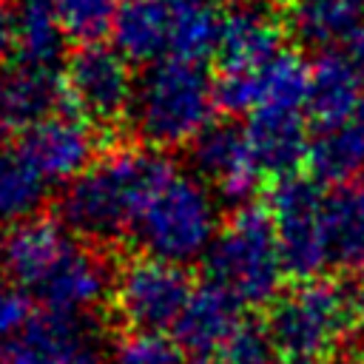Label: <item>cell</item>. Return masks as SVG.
I'll list each match as a JSON object with an SVG mask.
<instances>
[{"mask_svg":"<svg viewBox=\"0 0 364 364\" xmlns=\"http://www.w3.org/2000/svg\"><path fill=\"white\" fill-rule=\"evenodd\" d=\"M171 171L173 165L154 148H117L65 185L60 219L77 236L111 242L134 230L142 205Z\"/></svg>","mask_w":364,"mask_h":364,"instance_id":"6da1fadb","label":"cell"},{"mask_svg":"<svg viewBox=\"0 0 364 364\" xmlns=\"http://www.w3.org/2000/svg\"><path fill=\"white\" fill-rule=\"evenodd\" d=\"M276 350L290 358L336 353L364 333V273L341 279H307L282 293L267 318Z\"/></svg>","mask_w":364,"mask_h":364,"instance_id":"7a4b0ae2","label":"cell"},{"mask_svg":"<svg viewBox=\"0 0 364 364\" xmlns=\"http://www.w3.org/2000/svg\"><path fill=\"white\" fill-rule=\"evenodd\" d=\"M222 230L216 191L188 171H171L142 205L134 239L151 259L185 267L208 256Z\"/></svg>","mask_w":364,"mask_h":364,"instance_id":"3957f363","label":"cell"},{"mask_svg":"<svg viewBox=\"0 0 364 364\" xmlns=\"http://www.w3.org/2000/svg\"><path fill=\"white\" fill-rule=\"evenodd\" d=\"M213 80L199 63L165 57L136 80L131 125L148 148L191 145L213 119Z\"/></svg>","mask_w":364,"mask_h":364,"instance_id":"277c9868","label":"cell"},{"mask_svg":"<svg viewBox=\"0 0 364 364\" xmlns=\"http://www.w3.org/2000/svg\"><path fill=\"white\" fill-rule=\"evenodd\" d=\"M205 273L208 284L228 293L239 307L273 304L287 267L270 213L259 205L236 208L205 256Z\"/></svg>","mask_w":364,"mask_h":364,"instance_id":"5b68a950","label":"cell"},{"mask_svg":"<svg viewBox=\"0 0 364 364\" xmlns=\"http://www.w3.org/2000/svg\"><path fill=\"white\" fill-rule=\"evenodd\" d=\"M327 193L321 182L304 176H282L270 188V219L276 228L279 250L287 273L299 279H318L327 262V233H324Z\"/></svg>","mask_w":364,"mask_h":364,"instance_id":"8992f818","label":"cell"},{"mask_svg":"<svg viewBox=\"0 0 364 364\" xmlns=\"http://www.w3.org/2000/svg\"><path fill=\"white\" fill-rule=\"evenodd\" d=\"M193 296V284L185 267L136 256L119 267L114 279V307L128 330L165 333L176 327Z\"/></svg>","mask_w":364,"mask_h":364,"instance_id":"52a82bcc","label":"cell"},{"mask_svg":"<svg viewBox=\"0 0 364 364\" xmlns=\"http://www.w3.org/2000/svg\"><path fill=\"white\" fill-rule=\"evenodd\" d=\"M65 94L91 125H114L131 114L136 77L131 63L102 43L80 46L65 63Z\"/></svg>","mask_w":364,"mask_h":364,"instance_id":"ba28073f","label":"cell"},{"mask_svg":"<svg viewBox=\"0 0 364 364\" xmlns=\"http://www.w3.org/2000/svg\"><path fill=\"white\" fill-rule=\"evenodd\" d=\"M17 154L46 185H68L94 165L97 131L85 117L57 111L20 131Z\"/></svg>","mask_w":364,"mask_h":364,"instance_id":"9c48e42d","label":"cell"},{"mask_svg":"<svg viewBox=\"0 0 364 364\" xmlns=\"http://www.w3.org/2000/svg\"><path fill=\"white\" fill-rule=\"evenodd\" d=\"M114 279L117 273L100 250L74 245L34 293L46 316L85 324V318H91L105 299H114Z\"/></svg>","mask_w":364,"mask_h":364,"instance_id":"30bf717a","label":"cell"},{"mask_svg":"<svg viewBox=\"0 0 364 364\" xmlns=\"http://www.w3.org/2000/svg\"><path fill=\"white\" fill-rule=\"evenodd\" d=\"M188 159L193 173L205 179L216 196L242 205H250V196L259 188L262 168L253 159L245 128L233 122H210L191 145Z\"/></svg>","mask_w":364,"mask_h":364,"instance_id":"8fae6325","label":"cell"},{"mask_svg":"<svg viewBox=\"0 0 364 364\" xmlns=\"http://www.w3.org/2000/svg\"><path fill=\"white\" fill-rule=\"evenodd\" d=\"M71 247L74 239L68 236L65 225L48 216H31L11 225L9 233H3L0 270L17 287L37 290Z\"/></svg>","mask_w":364,"mask_h":364,"instance_id":"7c38bea8","label":"cell"},{"mask_svg":"<svg viewBox=\"0 0 364 364\" xmlns=\"http://www.w3.org/2000/svg\"><path fill=\"white\" fill-rule=\"evenodd\" d=\"M242 307L213 284L193 290L185 313L173 327V341L193 361H219L242 327Z\"/></svg>","mask_w":364,"mask_h":364,"instance_id":"4fadbf2b","label":"cell"},{"mask_svg":"<svg viewBox=\"0 0 364 364\" xmlns=\"http://www.w3.org/2000/svg\"><path fill=\"white\" fill-rule=\"evenodd\" d=\"M282 51V23L264 6H236L225 14L216 48L222 74H256Z\"/></svg>","mask_w":364,"mask_h":364,"instance_id":"5bb4252c","label":"cell"},{"mask_svg":"<svg viewBox=\"0 0 364 364\" xmlns=\"http://www.w3.org/2000/svg\"><path fill=\"white\" fill-rule=\"evenodd\" d=\"M9 364H111L82 321L43 316L11 344Z\"/></svg>","mask_w":364,"mask_h":364,"instance_id":"9a60e30c","label":"cell"},{"mask_svg":"<svg viewBox=\"0 0 364 364\" xmlns=\"http://www.w3.org/2000/svg\"><path fill=\"white\" fill-rule=\"evenodd\" d=\"M361 77L353 68L347 54L324 51L310 63V88H307V117L321 128H344L353 122L355 111L364 102Z\"/></svg>","mask_w":364,"mask_h":364,"instance_id":"2e32d148","label":"cell"},{"mask_svg":"<svg viewBox=\"0 0 364 364\" xmlns=\"http://www.w3.org/2000/svg\"><path fill=\"white\" fill-rule=\"evenodd\" d=\"M307 114L304 111H284V108H259L250 114L245 125L247 145L253 151L256 165L262 173L273 176H293L301 162H307Z\"/></svg>","mask_w":364,"mask_h":364,"instance_id":"e0dca14e","label":"cell"},{"mask_svg":"<svg viewBox=\"0 0 364 364\" xmlns=\"http://www.w3.org/2000/svg\"><path fill=\"white\" fill-rule=\"evenodd\" d=\"M65 80L57 77L54 68L17 63L0 71V125L9 128H31L51 114L65 100Z\"/></svg>","mask_w":364,"mask_h":364,"instance_id":"ac0fdd59","label":"cell"},{"mask_svg":"<svg viewBox=\"0 0 364 364\" xmlns=\"http://www.w3.org/2000/svg\"><path fill=\"white\" fill-rule=\"evenodd\" d=\"M114 48L136 65H154L171 57V6L168 0H119Z\"/></svg>","mask_w":364,"mask_h":364,"instance_id":"d6986e66","label":"cell"},{"mask_svg":"<svg viewBox=\"0 0 364 364\" xmlns=\"http://www.w3.org/2000/svg\"><path fill=\"white\" fill-rule=\"evenodd\" d=\"M364 0H290L284 23L296 40L321 54L338 43H350L364 26Z\"/></svg>","mask_w":364,"mask_h":364,"instance_id":"ffe728a7","label":"cell"},{"mask_svg":"<svg viewBox=\"0 0 364 364\" xmlns=\"http://www.w3.org/2000/svg\"><path fill=\"white\" fill-rule=\"evenodd\" d=\"M324 233L330 267L344 270V276L364 273V191L341 188L327 193Z\"/></svg>","mask_w":364,"mask_h":364,"instance_id":"44dd1931","label":"cell"},{"mask_svg":"<svg viewBox=\"0 0 364 364\" xmlns=\"http://www.w3.org/2000/svg\"><path fill=\"white\" fill-rule=\"evenodd\" d=\"M14 40L20 63L54 68V63L65 54L68 34L51 0H20L14 9Z\"/></svg>","mask_w":364,"mask_h":364,"instance_id":"7402d4cb","label":"cell"},{"mask_svg":"<svg viewBox=\"0 0 364 364\" xmlns=\"http://www.w3.org/2000/svg\"><path fill=\"white\" fill-rule=\"evenodd\" d=\"M171 6V57L202 63L216 54L222 14L213 0H168Z\"/></svg>","mask_w":364,"mask_h":364,"instance_id":"603a6c76","label":"cell"},{"mask_svg":"<svg viewBox=\"0 0 364 364\" xmlns=\"http://www.w3.org/2000/svg\"><path fill=\"white\" fill-rule=\"evenodd\" d=\"M46 196V182L17 151L0 148V228L31 219Z\"/></svg>","mask_w":364,"mask_h":364,"instance_id":"cb8c5ba5","label":"cell"},{"mask_svg":"<svg viewBox=\"0 0 364 364\" xmlns=\"http://www.w3.org/2000/svg\"><path fill=\"white\" fill-rule=\"evenodd\" d=\"M307 165L316 182H333L341 185L353 173L364 171V151L358 136L350 125L321 131L316 139H310L307 148Z\"/></svg>","mask_w":364,"mask_h":364,"instance_id":"d4e9b609","label":"cell"},{"mask_svg":"<svg viewBox=\"0 0 364 364\" xmlns=\"http://www.w3.org/2000/svg\"><path fill=\"white\" fill-rule=\"evenodd\" d=\"M310 88V65L296 51H282L262 68V105L259 108H284L304 111Z\"/></svg>","mask_w":364,"mask_h":364,"instance_id":"484cf974","label":"cell"},{"mask_svg":"<svg viewBox=\"0 0 364 364\" xmlns=\"http://www.w3.org/2000/svg\"><path fill=\"white\" fill-rule=\"evenodd\" d=\"M68 37L85 43H100L111 31L119 0H51Z\"/></svg>","mask_w":364,"mask_h":364,"instance_id":"4316f807","label":"cell"},{"mask_svg":"<svg viewBox=\"0 0 364 364\" xmlns=\"http://www.w3.org/2000/svg\"><path fill=\"white\" fill-rule=\"evenodd\" d=\"M176 358L179 344L156 330H125L108 355L111 364H176Z\"/></svg>","mask_w":364,"mask_h":364,"instance_id":"83f0119b","label":"cell"},{"mask_svg":"<svg viewBox=\"0 0 364 364\" xmlns=\"http://www.w3.org/2000/svg\"><path fill=\"white\" fill-rule=\"evenodd\" d=\"M273 353H276V344L270 338L267 324L262 327V324L245 321L230 338L219 364H270Z\"/></svg>","mask_w":364,"mask_h":364,"instance_id":"f1b7e54d","label":"cell"},{"mask_svg":"<svg viewBox=\"0 0 364 364\" xmlns=\"http://www.w3.org/2000/svg\"><path fill=\"white\" fill-rule=\"evenodd\" d=\"M31 324V301L23 287L0 279V344L17 341Z\"/></svg>","mask_w":364,"mask_h":364,"instance_id":"f546056e","label":"cell"},{"mask_svg":"<svg viewBox=\"0 0 364 364\" xmlns=\"http://www.w3.org/2000/svg\"><path fill=\"white\" fill-rule=\"evenodd\" d=\"M17 40H14V11H9L0 3V65L14 54Z\"/></svg>","mask_w":364,"mask_h":364,"instance_id":"4dcf8cb0","label":"cell"},{"mask_svg":"<svg viewBox=\"0 0 364 364\" xmlns=\"http://www.w3.org/2000/svg\"><path fill=\"white\" fill-rule=\"evenodd\" d=\"M330 364H364V341H361V338L344 341V344L330 355Z\"/></svg>","mask_w":364,"mask_h":364,"instance_id":"1f68e13d","label":"cell"},{"mask_svg":"<svg viewBox=\"0 0 364 364\" xmlns=\"http://www.w3.org/2000/svg\"><path fill=\"white\" fill-rule=\"evenodd\" d=\"M347 57L353 63V68L358 71V77L364 80V26L355 31V37L347 43Z\"/></svg>","mask_w":364,"mask_h":364,"instance_id":"d6a6232c","label":"cell"},{"mask_svg":"<svg viewBox=\"0 0 364 364\" xmlns=\"http://www.w3.org/2000/svg\"><path fill=\"white\" fill-rule=\"evenodd\" d=\"M350 128H353V134L358 136V142H361V151H364V102H361V108L355 111V117H353Z\"/></svg>","mask_w":364,"mask_h":364,"instance_id":"836d02e7","label":"cell"},{"mask_svg":"<svg viewBox=\"0 0 364 364\" xmlns=\"http://www.w3.org/2000/svg\"><path fill=\"white\" fill-rule=\"evenodd\" d=\"M228 3H233V9H236V6H262L264 0H228Z\"/></svg>","mask_w":364,"mask_h":364,"instance_id":"e575fe53","label":"cell"},{"mask_svg":"<svg viewBox=\"0 0 364 364\" xmlns=\"http://www.w3.org/2000/svg\"><path fill=\"white\" fill-rule=\"evenodd\" d=\"M282 364H318V361H313V358H287Z\"/></svg>","mask_w":364,"mask_h":364,"instance_id":"d590c367","label":"cell"},{"mask_svg":"<svg viewBox=\"0 0 364 364\" xmlns=\"http://www.w3.org/2000/svg\"><path fill=\"white\" fill-rule=\"evenodd\" d=\"M0 364H9V358H0Z\"/></svg>","mask_w":364,"mask_h":364,"instance_id":"8d00e7d4","label":"cell"},{"mask_svg":"<svg viewBox=\"0 0 364 364\" xmlns=\"http://www.w3.org/2000/svg\"><path fill=\"white\" fill-rule=\"evenodd\" d=\"M0 247H3V233H0Z\"/></svg>","mask_w":364,"mask_h":364,"instance_id":"74e56055","label":"cell"},{"mask_svg":"<svg viewBox=\"0 0 364 364\" xmlns=\"http://www.w3.org/2000/svg\"><path fill=\"white\" fill-rule=\"evenodd\" d=\"M0 3H3V0H0Z\"/></svg>","mask_w":364,"mask_h":364,"instance_id":"f35d334b","label":"cell"}]
</instances>
